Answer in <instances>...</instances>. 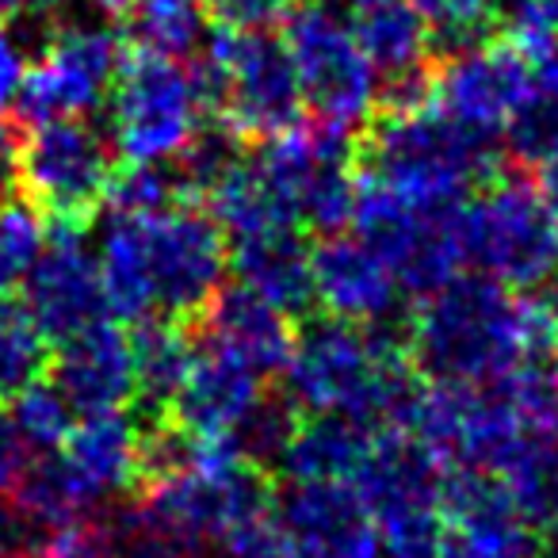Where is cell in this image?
Returning a JSON list of instances; mask_svg holds the SVG:
<instances>
[{"instance_id":"29","label":"cell","mask_w":558,"mask_h":558,"mask_svg":"<svg viewBox=\"0 0 558 558\" xmlns=\"http://www.w3.org/2000/svg\"><path fill=\"white\" fill-rule=\"evenodd\" d=\"M47 245V222L32 199H0V295L24 283Z\"/></svg>"},{"instance_id":"2","label":"cell","mask_w":558,"mask_h":558,"mask_svg":"<svg viewBox=\"0 0 558 558\" xmlns=\"http://www.w3.org/2000/svg\"><path fill=\"white\" fill-rule=\"evenodd\" d=\"M279 375L299 417H344L367 428H402L421 387L402 341L390 344L383 329L349 326L329 314L295 329Z\"/></svg>"},{"instance_id":"36","label":"cell","mask_w":558,"mask_h":558,"mask_svg":"<svg viewBox=\"0 0 558 558\" xmlns=\"http://www.w3.org/2000/svg\"><path fill=\"white\" fill-rule=\"evenodd\" d=\"M27 32H16L12 20L0 16V116L16 104L20 85L27 77Z\"/></svg>"},{"instance_id":"35","label":"cell","mask_w":558,"mask_h":558,"mask_svg":"<svg viewBox=\"0 0 558 558\" xmlns=\"http://www.w3.org/2000/svg\"><path fill=\"white\" fill-rule=\"evenodd\" d=\"M199 12L218 32H271L291 12V0H199Z\"/></svg>"},{"instance_id":"27","label":"cell","mask_w":558,"mask_h":558,"mask_svg":"<svg viewBox=\"0 0 558 558\" xmlns=\"http://www.w3.org/2000/svg\"><path fill=\"white\" fill-rule=\"evenodd\" d=\"M47 364V337L35 329L24 306L0 295V402H12L20 390L43 379Z\"/></svg>"},{"instance_id":"5","label":"cell","mask_w":558,"mask_h":558,"mask_svg":"<svg viewBox=\"0 0 558 558\" xmlns=\"http://www.w3.org/2000/svg\"><path fill=\"white\" fill-rule=\"evenodd\" d=\"M448 466L405 428H375L352 489L364 501L383 558H436L444 535Z\"/></svg>"},{"instance_id":"32","label":"cell","mask_w":558,"mask_h":558,"mask_svg":"<svg viewBox=\"0 0 558 558\" xmlns=\"http://www.w3.org/2000/svg\"><path fill=\"white\" fill-rule=\"evenodd\" d=\"M187 192L172 165H131L111 177L108 207L116 215H157V210L184 203Z\"/></svg>"},{"instance_id":"12","label":"cell","mask_w":558,"mask_h":558,"mask_svg":"<svg viewBox=\"0 0 558 558\" xmlns=\"http://www.w3.org/2000/svg\"><path fill=\"white\" fill-rule=\"evenodd\" d=\"M119 65H123V39L111 27H50L39 43L35 65H27V77L12 108L27 126L88 116L108 100Z\"/></svg>"},{"instance_id":"19","label":"cell","mask_w":558,"mask_h":558,"mask_svg":"<svg viewBox=\"0 0 558 558\" xmlns=\"http://www.w3.org/2000/svg\"><path fill=\"white\" fill-rule=\"evenodd\" d=\"M47 367H50V383L62 390V398L81 417L123 410L134 398L131 341L108 318L58 344L54 364Z\"/></svg>"},{"instance_id":"21","label":"cell","mask_w":558,"mask_h":558,"mask_svg":"<svg viewBox=\"0 0 558 558\" xmlns=\"http://www.w3.org/2000/svg\"><path fill=\"white\" fill-rule=\"evenodd\" d=\"M65 463L96 497L142 486L146 474V428L126 410L88 413L65 436Z\"/></svg>"},{"instance_id":"7","label":"cell","mask_w":558,"mask_h":558,"mask_svg":"<svg viewBox=\"0 0 558 558\" xmlns=\"http://www.w3.org/2000/svg\"><path fill=\"white\" fill-rule=\"evenodd\" d=\"M108 100L111 149L131 165H177L207 119L195 65L138 47L123 54Z\"/></svg>"},{"instance_id":"14","label":"cell","mask_w":558,"mask_h":558,"mask_svg":"<svg viewBox=\"0 0 558 558\" xmlns=\"http://www.w3.org/2000/svg\"><path fill=\"white\" fill-rule=\"evenodd\" d=\"M24 311L47 344H62L81 329L108 318L96 253L85 241V226H54L50 245L24 276Z\"/></svg>"},{"instance_id":"39","label":"cell","mask_w":558,"mask_h":558,"mask_svg":"<svg viewBox=\"0 0 558 558\" xmlns=\"http://www.w3.org/2000/svg\"><path fill=\"white\" fill-rule=\"evenodd\" d=\"M512 35H558V0H505Z\"/></svg>"},{"instance_id":"11","label":"cell","mask_w":558,"mask_h":558,"mask_svg":"<svg viewBox=\"0 0 558 558\" xmlns=\"http://www.w3.org/2000/svg\"><path fill=\"white\" fill-rule=\"evenodd\" d=\"M146 268L154 291V314L172 322H199L210 299L222 291L230 248L207 207L172 203L157 215H142Z\"/></svg>"},{"instance_id":"1","label":"cell","mask_w":558,"mask_h":558,"mask_svg":"<svg viewBox=\"0 0 558 558\" xmlns=\"http://www.w3.org/2000/svg\"><path fill=\"white\" fill-rule=\"evenodd\" d=\"M558 349V299L512 291L489 276H463L421 299L402 352L428 383L489 387Z\"/></svg>"},{"instance_id":"18","label":"cell","mask_w":558,"mask_h":558,"mask_svg":"<svg viewBox=\"0 0 558 558\" xmlns=\"http://www.w3.org/2000/svg\"><path fill=\"white\" fill-rule=\"evenodd\" d=\"M260 402L264 375L218 344H207L192 356V367H187L165 417L192 436H226L230 440Z\"/></svg>"},{"instance_id":"23","label":"cell","mask_w":558,"mask_h":558,"mask_svg":"<svg viewBox=\"0 0 558 558\" xmlns=\"http://www.w3.org/2000/svg\"><path fill=\"white\" fill-rule=\"evenodd\" d=\"M96 268H100L108 318L131 322V326L142 318H154L142 215H116L111 210V218L104 222L100 233V248H96Z\"/></svg>"},{"instance_id":"16","label":"cell","mask_w":558,"mask_h":558,"mask_svg":"<svg viewBox=\"0 0 558 558\" xmlns=\"http://www.w3.org/2000/svg\"><path fill=\"white\" fill-rule=\"evenodd\" d=\"M436 558H535V527L489 478L444 474V535Z\"/></svg>"},{"instance_id":"3","label":"cell","mask_w":558,"mask_h":558,"mask_svg":"<svg viewBox=\"0 0 558 558\" xmlns=\"http://www.w3.org/2000/svg\"><path fill=\"white\" fill-rule=\"evenodd\" d=\"M356 165L425 207H459L501 165L494 142L474 138L440 108H383L356 134Z\"/></svg>"},{"instance_id":"24","label":"cell","mask_w":558,"mask_h":558,"mask_svg":"<svg viewBox=\"0 0 558 558\" xmlns=\"http://www.w3.org/2000/svg\"><path fill=\"white\" fill-rule=\"evenodd\" d=\"M372 433L375 428L344 417H299L276 463L288 482H352Z\"/></svg>"},{"instance_id":"22","label":"cell","mask_w":558,"mask_h":558,"mask_svg":"<svg viewBox=\"0 0 558 558\" xmlns=\"http://www.w3.org/2000/svg\"><path fill=\"white\" fill-rule=\"evenodd\" d=\"M230 268L241 288L256 291L279 306L283 314L299 318L314 306L311 288V248H306L299 226H276V230L248 233V238L226 241Z\"/></svg>"},{"instance_id":"25","label":"cell","mask_w":558,"mask_h":558,"mask_svg":"<svg viewBox=\"0 0 558 558\" xmlns=\"http://www.w3.org/2000/svg\"><path fill=\"white\" fill-rule=\"evenodd\" d=\"M131 364H134V395L149 410V417L161 421L192 367V341L184 333V322L172 318H142L134 322Z\"/></svg>"},{"instance_id":"31","label":"cell","mask_w":558,"mask_h":558,"mask_svg":"<svg viewBox=\"0 0 558 558\" xmlns=\"http://www.w3.org/2000/svg\"><path fill=\"white\" fill-rule=\"evenodd\" d=\"M111 527V558H207V547L165 527L142 505H131Z\"/></svg>"},{"instance_id":"15","label":"cell","mask_w":558,"mask_h":558,"mask_svg":"<svg viewBox=\"0 0 558 558\" xmlns=\"http://www.w3.org/2000/svg\"><path fill=\"white\" fill-rule=\"evenodd\" d=\"M311 288L314 306L337 322L364 329H383L402 314V283L390 264L367 241L349 233H329L311 248Z\"/></svg>"},{"instance_id":"34","label":"cell","mask_w":558,"mask_h":558,"mask_svg":"<svg viewBox=\"0 0 558 558\" xmlns=\"http://www.w3.org/2000/svg\"><path fill=\"white\" fill-rule=\"evenodd\" d=\"M527 58L532 111L558 123V35H512Z\"/></svg>"},{"instance_id":"40","label":"cell","mask_w":558,"mask_h":558,"mask_svg":"<svg viewBox=\"0 0 558 558\" xmlns=\"http://www.w3.org/2000/svg\"><path fill=\"white\" fill-rule=\"evenodd\" d=\"M73 0H0V16L20 27H43L70 9Z\"/></svg>"},{"instance_id":"43","label":"cell","mask_w":558,"mask_h":558,"mask_svg":"<svg viewBox=\"0 0 558 558\" xmlns=\"http://www.w3.org/2000/svg\"><path fill=\"white\" fill-rule=\"evenodd\" d=\"M547 375H550V383H555V390H558V349L550 352V367H547Z\"/></svg>"},{"instance_id":"42","label":"cell","mask_w":558,"mask_h":558,"mask_svg":"<svg viewBox=\"0 0 558 558\" xmlns=\"http://www.w3.org/2000/svg\"><path fill=\"white\" fill-rule=\"evenodd\" d=\"M187 9H199V0H126L123 16H131V24H146V20L177 16Z\"/></svg>"},{"instance_id":"38","label":"cell","mask_w":558,"mask_h":558,"mask_svg":"<svg viewBox=\"0 0 558 558\" xmlns=\"http://www.w3.org/2000/svg\"><path fill=\"white\" fill-rule=\"evenodd\" d=\"M27 466H32V448L12 425V413L0 410V494H12Z\"/></svg>"},{"instance_id":"44","label":"cell","mask_w":558,"mask_h":558,"mask_svg":"<svg viewBox=\"0 0 558 558\" xmlns=\"http://www.w3.org/2000/svg\"><path fill=\"white\" fill-rule=\"evenodd\" d=\"M555 276H558V271H555ZM555 299H558V295H555Z\"/></svg>"},{"instance_id":"20","label":"cell","mask_w":558,"mask_h":558,"mask_svg":"<svg viewBox=\"0 0 558 558\" xmlns=\"http://www.w3.org/2000/svg\"><path fill=\"white\" fill-rule=\"evenodd\" d=\"M199 322L207 329V344H218L230 356L245 360L264 379L283 372L291 344H295V318L241 283L218 291Z\"/></svg>"},{"instance_id":"28","label":"cell","mask_w":558,"mask_h":558,"mask_svg":"<svg viewBox=\"0 0 558 558\" xmlns=\"http://www.w3.org/2000/svg\"><path fill=\"white\" fill-rule=\"evenodd\" d=\"M410 4L421 12L433 35V50L440 54L489 39L505 20V0H410Z\"/></svg>"},{"instance_id":"4","label":"cell","mask_w":558,"mask_h":558,"mask_svg":"<svg viewBox=\"0 0 558 558\" xmlns=\"http://www.w3.org/2000/svg\"><path fill=\"white\" fill-rule=\"evenodd\" d=\"M195 65L207 111L238 142H264L303 116L291 54L276 32H218Z\"/></svg>"},{"instance_id":"13","label":"cell","mask_w":558,"mask_h":558,"mask_svg":"<svg viewBox=\"0 0 558 558\" xmlns=\"http://www.w3.org/2000/svg\"><path fill=\"white\" fill-rule=\"evenodd\" d=\"M428 104L482 142H497L532 111V77L517 39H482L433 65Z\"/></svg>"},{"instance_id":"30","label":"cell","mask_w":558,"mask_h":558,"mask_svg":"<svg viewBox=\"0 0 558 558\" xmlns=\"http://www.w3.org/2000/svg\"><path fill=\"white\" fill-rule=\"evenodd\" d=\"M12 425L24 436L27 448L35 451H54L73 433V405L62 398L54 383L35 379L12 398Z\"/></svg>"},{"instance_id":"10","label":"cell","mask_w":558,"mask_h":558,"mask_svg":"<svg viewBox=\"0 0 558 558\" xmlns=\"http://www.w3.org/2000/svg\"><path fill=\"white\" fill-rule=\"evenodd\" d=\"M116 149L85 116L35 123L20 146V187L54 226H85L108 203Z\"/></svg>"},{"instance_id":"41","label":"cell","mask_w":558,"mask_h":558,"mask_svg":"<svg viewBox=\"0 0 558 558\" xmlns=\"http://www.w3.org/2000/svg\"><path fill=\"white\" fill-rule=\"evenodd\" d=\"M20 146H24V134L0 116V199L16 195L20 187Z\"/></svg>"},{"instance_id":"37","label":"cell","mask_w":558,"mask_h":558,"mask_svg":"<svg viewBox=\"0 0 558 558\" xmlns=\"http://www.w3.org/2000/svg\"><path fill=\"white\" fill-rule=\"evenodd\" d=\"M524 169H532V187L550 207V215L558 218V126H550V131L543 134V142L532 149Z\"/></svg>"},{"instance_id":"26","label":"cell","mask_w":558,"mask_h":558,"mask_svg":"<svg viewBox=\"0 0 558 558\" xmlns=\"http://www.w3.org/2000/svg\"><path fill=\"white\" fill-rule=\"evenodd\" d=\"M16 505L43 527L73 524V520L96 517V505L100 497L70 471L62 456H47L43 463H32L20 478V486L12 489Z\"/></svg>"},{"instance_id":"8","label":"cell","mask_w":558,"mask_h":558,"mask_svg":"<svg viewBox=\"0 0 558 558\" xmlns=\"http://www.w3.org/2000/svg\"><path fill=\"white\" fill-rule=\"evenodd\" d=\"M279 39L314 119L356 138L379 111V77L352 32V20L329 0H303L283 16Z\"/></svg>"},{"instance_id":"6","label":"cell","mask_w":558,"mask_h":558,"mask_svg":"<svg viewBox=\"0 0 558 558\" xmlns=\"http://www.w3.org/2000/svg\"><path fill=\"white\" fill-rule=\"evenodd\" d=\"M463 264L512 291L543 288L558 271V218L524 177L497 169L459 203Z\"/></svg>"},{"instance_id":"9","label":"cell","mask_w":558,"mask_h":558,"mask_svg":"<svg viewBox=\"0 0 558 558\" xmlns=\"http://www.w3.org/2000/svg\"><path fill=\"white\" fill-rule=\"evenodd\" d=\"M352 230L390 264L405 295L425 299L451 283L463 264L459 245V207H425L356 165V203Z\"/></svg>"},{"instance_id":"17","label":"cell","mask_w":558,"mask_h":558,"mask_svg":"<svg viewBox=\"0 0 558 558\" xmlns=\"http://www.w3.org/2000/svg\"><path fill=\"white\" fill-rule=\"evenodd\" d=\"M276 517L295 558H383L379 532L352 482H291Z\"/></svg>"},{"instance_id":"33","label":"cell","mask_w":558,"mask_h":558,"mask_svg":"<svg viewBox=\"0 0 558 558\" xmlns=\"http://www.w3.org/2000/svg\"><path fill=\"white\" fill-rule=\"evenodd\" d=\"M218 550H222V558H295L288 527L276 517V505L238 520L218 539Z\"/></svg>"}]
</instances>
